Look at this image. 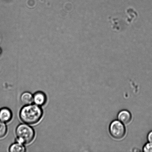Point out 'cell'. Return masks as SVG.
<instances>
[{"label": "cell", "instance_id": "obj_1", "mask_svg": "<svg viewBox=\"0 0 152 152\" xmlns=\"http://www.w3.org/2000/svg\"><path fill=\"white\" fill-rule=\"evenodd\" d=\"M43 111L41 107L35 104L24 105L19 112V118L22 122L26 124L32 125L37 124L41 120Z\"/></svg>", "mask_w": 152, "mask_h": 152}, {"label": "cell", "instance_id": "obj_2", "mask_svg": "<svg viewBox=\"0 0 152 152\" xmlns=\"http://www.w3.org/2000/svg\"><path fill=\"white\" fill-rule=\"evenodd\" d=\"M16 142L23 144L32 142L35 138V132L30 126L26 124H21L16 129Z\"/></svg>", "mask_w": 152, "mask_h": 152}, {"label": "cell", "instance_id": "obj_3", "mask_svg": "<svg viewBox=\"0 0 152 152\" xmlns=\"http://www.w3.org/2000/svg\"><path fill=\"white\" fill-rule=\"evenodd\" d=\"M110 135L113 138L120 140L124 137L126 134V129L124 124L119 120H114L109 126Z\"/></svg>", "mask_w": 152, "mask_h": 152}, {"label": "cell", "instance_id": "obj_4", "mask_svg": "<svg viewBox=\"0 0 152 152\" xmlns=\"http://www.w3.org/2000/svg\"><path fill=\"white\" fill-rule=\"evenodd\" d=\"M47 101V97L44 92H37L33 95V102L35 105L40 107L42 106L45 105Z\"/></svg>", "mask_w": 152, "mask_h": 152}, {"label": "cell", "instance_id": "obj_5", "mask_svg": "<svg viewBox=\"0 0 152 152\" xmlns=\"http://www.w3.org/2000/svg\"><path fill=\"white\" fill-rule=\"evenodd\" d=\"M132 118V115L130 112L126 110L120 111L117 115L118 120L125 125L129 124L130 123Z\"/></svg>", "mask_w": 152, "mask_h": 152}, {"label": "cell", "instance_id": "obj_6", "mask_svg": "<svg viewBox=\"0 0 152 152\" xmlns=\"http://www.w3.org/2000/svg\"><path fill=\"white\" fill-rule=\"evenodd\" d=\"M12 118V113L10 109L4 108L0 110V121L4 123H8Z\"/></svg>", "mask_w": 152, "mask_h": 152}, {"label": "cell", "instance_id": "obj_7", "mask_svg": "<svg viewBox=\"0 0 152 152\" xmlns=\"http://www.w3.org/2000/svg\"><path fill=\"white\" fill-rule=\"evenodd\" d=\"M33 95L31 92H24L20 97L21 102L24 105H29L33 102Z\"/></svg>", "mask_w": 152, "mask_h": 152}, {"label": "cell", "instance_id": "obj_8", "mask_svg": "<svg viewBox=\"0 0 152 152\" xmlns=\"http://www.w3.org/2000/svg\"><path fill=\"white\" fill-rule=\"evenodd\" d=\"M9 151L10 152H24L26 151V148L23 144L16 142L10 146Z\"/></svg>", "mask_w": 152, "mask_h": 152}, {"label": "cell", "instance_id": "obj_9", "mask_svg": "<svg viewBox=\"0 0 152 152\" xmlns=\"http://www.w3.org/2000/svg\"><path fill=\"white\" fill-rule=\"evenodd\" d=\"M7 132V127L5 124L0 121V138L5 136Z\"/></svg>", "mask_w": 152, "mask_h": 152}, {"label": "cell", "instance_id": "obj_10", "mask_svg": "<svg viewBox=\"0 0 152 152\" xmlns=\"http://www.w3.org/2000/svg\"><path fill=\"white\" fill-rule=\"evenodd\" d=\"M143 151L145 152H152V143L148 142L145 144L143 147Z\"/></svg>", "mask_w": 152, "mask_h": 152}, {"label": "cell", "instance_id": "obj_11", "mask_svg": "<svg viewBox=\"0 0 152 152\" xmlns=\"http://www.w3.org/2000/svg\"><path fill=\"white\" fill-rule=\"evenodd\" d=\"M147 139L149 142L152 143V131L149 132L147 135Z\"/></svg>", "mask_w": 152, "mask_h": 152}, {"label": "cell", "instance_id": "obj_12", "mask_svg": "<svg viewBox=\"0 0 152 152\" xmlns=\"http://www.w3.org/2000/svg\"><path fill=\"white\" fill-rule=\"evenodd\" d=\"M1 49L0 48V56H1Z\"/></svg>", "mask_w": 152, "mask_h": 152}]
</instances>
